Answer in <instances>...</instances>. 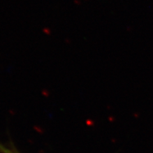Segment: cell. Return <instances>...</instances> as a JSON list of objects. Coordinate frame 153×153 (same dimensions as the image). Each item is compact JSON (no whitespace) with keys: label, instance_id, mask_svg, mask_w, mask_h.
I'll return each instance as SVG.
<instances>
[{"label":"cell","instance_id":"6da1fadb","mask_svg":"<svg viewBox=\"0 0 153 153\" xmlns=\"http://www.w3.org/2000/svg\"><path fill=\"white\" fill-rule=\"evenodd\" d=\"M0 153H20L15 147H6L0 144Z\"/></svg>","mask_w":153,"mask_h":153}]
</instances>
